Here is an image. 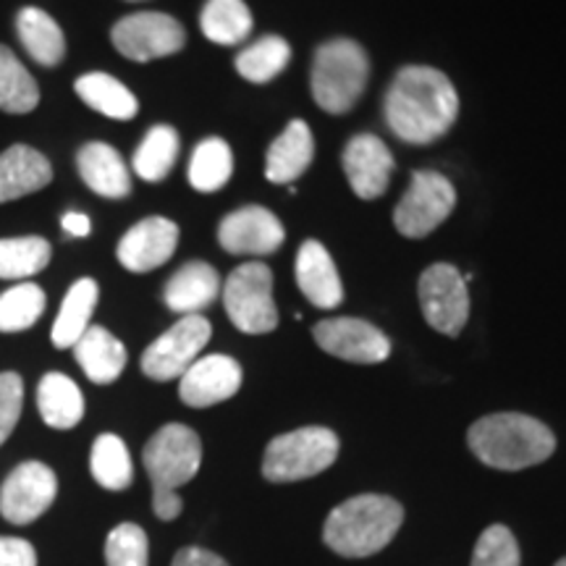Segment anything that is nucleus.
I'll return each mask as SVG.
<instances>
[{
	"instance_id": "obj_25",
	"label": "nucleus",
	"mask_w": 566,
	"mask_h": 566,
	"mask_svg": "<svg viewBox=\"0 0 566 566\" xmlns=\"http://www.w3.org/2000/svg\"><path fill=\"white\" fill-rule=\"evenodd\" d=\"M76 95L84 105L92 111L103 113L105 118L113 122H129L137 116L139 103L134 92L116 80V76L103 74V71H92V74H82L74 84Z\"/></svg>"
},
{
	"instance_id": "obj_5",
	"label": "nucleus",
	"mask_w": 566,
	"mask_h": 566,
	"mask_svg": "<svg viewBox=\"0 0 566 566\" xmlns=\"http://www.w3.org/2000/svg\"><path fill=\"white\" fill-rule=\"evenodd\" d=\"M338 438L328 428H300L268 443L263 475L271 483H296L321 475L336 462Z\"/></svg>"
},
{
	"instance_id": "obj_43",
	"label": "nucleus",
	"mask_w": 566,
	"mask_h": 566,
	"mask_svg": "<svg viewBox=\"0 0 566 566\" xmlns=\"http://www.w3.org/2000/svg\"><path fill=\"white\" fill-rule=\"evenodd\" d=\"M556 566H566V558H562V562H558Z\"/></svg>"
},
{
	"instance_id": "obj_17",
	"label": "nucleus",
	"mask_w": 566,
	"mask_h": 566,
	"mask_svg": "<svg viewBox=\"0 0 566 566\" xmlns=\"http://www.w3.org/2000/svg\"><path fill=\"white\" fill-rule=\"evenodd\" d=\"M342 163L354 195L363 200H375L388 189L394 174V155L386 142L375 134H357L346 145Z\"/></svg>"
},
{
	"instance_id": "obj_1",
	"label": "nucleus",
	"mask_w": 566,
	"mask_h": 566,
	"mask_svg": "<svg viewBox=\"0 0 566 566\" xmlns=\"http://www.w3.org/2000/svg\"><path fill=\"white\" fill-rule=\"evenodd\" d=\"M459 95L446 74L430 66H407L386 95V122L409 145H430L457 122Z\"/></svg>"
},
{
	"instance_id": "obj_8",
	"label": "nucleus",
	"mask_w": 566,
	"mask_h": 566,
	"mask_svg": "<svg viewBox=\"0 0 566 566\" xmlns=\"http://www.w3.org/2000/svg\"><path fill=\"white\" fill-rule=\"evenodd\" d=\"M210 336L212 325L208 317L184 315L179 323H174L166 334L147 346L142 354V373L160 384L181 378L200 359V352L208 346Z\"/></svg>"
},
{
	"instance_id": "obj_36",
	"label": "nucleus",
	"mask_w": 566,
	"mask_h": 566,
	"mask_svg": "<svg viewBox=\"0 0 566 566\" xmlns=\"http://www.w3.org/2000/svg\"><path fill=\"white\" fill-rule=\"evenodd\" d=\"M105 564L108 566H147L150 564V541L134 522H122L105 537Z\"/></svg>"
},
{
	"instance_id": "obj_11",
	"label": "nucleus",
	"mask_w": 566,
	"mask_h": 566,
	"mask_svg": "<svg viewBox=\"0 0 566 566\" xmlns=\"http://www.w3.org/2000/svg\"><path fill=\"white\" fill-rule=\"evenodd\" d=\"M111 40L124 59L147 63L179 53L187 42V32L168 13L139 11L118 21L113 27Z\"/></svg>"
},
{
	"instance_id": "obj_35",
	"label": "nucleus",
	"mask_w": 566,
	"mask_h": 566,
	"mask_svg": "<svg viewBox=\"0 0 566 566\" xmlns=\"http://www.w3.org/2000/svg\"><path fill=\"white\" fill-rule=\"evenodd\" d=\"M289 59H292L289 42L279 38V34H268V38L258 40L237 55V71L247 82L265 84L275 80L289 66Z\"/></svg>"
},
{
	"instance_id": "obj_12",
	"label": "nucleus",
	"mask_w": 566,
	"mask_h": 566,
	"mask_svg": "<svg viewBox=\"0 0 566 566\" xmlns=\"http://www.w3.org/2000/svg\"><path fill=\"white\" fill-rule=\"evenodd\" d=\"M59 478L48 464L24 462L6 478L0 488V514L11 525H32L53 506Z\"/></svg>"
},
{
	"instance_id": "obj_23",
	"label": "nucleus",
	"mask_w": 566,
	"mask_h": 566,
	"mask_svg": "<svg viewBox=\"0 0 566 566\" xmlns=\"http://www.w3.org/2000/svg\"><path fill=\"white\" fill-rule=\"evenodd\" d=\"M315 155V142L310 126L300 122H292L283 129V134L273 139L271 150L265 158V176L273 184H292L307 171L310 163Z\"/></svg>"
},
{
	"instance_id": "obj_13",
	"label": "nucleus",
	"mask_w": 566,
	"mask_h": 566,
	"mask_svg": "<svg viewBox=\"0 0 566 566\" xmlns=\"http://www.w3.org/2000/svg\"><path fill=\"white\" fill-rule=\"evenodd\" d=\"M313 336L323 352L346 363L378 365L391 354V342L384 331L359 317H328L315 325Z\"/></svg>"
},
{
	"instance_id": "obj_7",
	"label": "nucleus",
	"mask_w": 566,
	"mask_h": 566,
	"mask_svg": "<svg viewBox=\"0 0 566 566\" xmlns=\"http://www.w3.org/2000/svg\"><path fill=\"white\" fill-rule=\"evenodd\" d=\"M153 491H179L195 480L202 464V441L187 424H163L142 451Z\"/></svg>"
},
{
	"instance_id": "obj_20",
	"label": "nucleus",
	"mask_w": 566,
	"mask_h": 566,
	"mask_svg": "<svg viewBox=\"0 0 566 566\" xmlns=\"http://www.w3.org/2000/svg\"><path fill=\"white\" fill-rule=\"evenodd\" d=\"M223 283L218 271L202 260H195V263L181 265L179 271L171 275V281L166 283V292H163V300H166L168 310L184 315H200L205 307H210L212 302L221 294Z\"/></svg>"
},
{
	"instance_id": "obj_38",
	"label": "nucleus",
	"mask_w": 566,
	"mask_h": 566,
	"mask_svg": "<svg viewBox=\"0 0 566 566\" xmlns=\"http://www.w3.org/2000/svg\"><path fill=\"white\" fill-rule=\"evenodd\" d=\"M24 409V380L17 373H0V446L9 441Z\"/></svg>"
},
{
	"instance_id": "obj_26",
	"label": "nucleus",
	"mask_w": 566,
	"mask_h": 566,
	"mask_svg": "<svg viewBox=\"0 0 566 566\" xmlns=\"http://www.w3.org/2000/svg\"><path fill=\"white\" fill-rule=\"evenodd\" d=\"M97 296H101V289H97V281L92 279H80L69 289L51 331L53 346H59V349H71V346L80 342L84 331L90 328L92 315H95Z\"/></svg>"
},
{
	"instance_id": "obj_30",
	"label": "nucleus",
	"mask_w": 566,
	"mask_h": 566,
	"mask_svg": "<svg viewBox=\"0 0 566 566\" xmlns=\"http://www.w3.org/2000/svg\"><path fill=\"white\" fill-rule=\"evenodd\" d=\"M176 158H179V134L174 126L160 124L145 134L137 153H134L132 166L139 179L158 184L174 171Z\"/></svg>"
},
{
	"instance_id": "obj_10",
	"label": "nucleus",
	"mask_w": 566,
	"mask_h": 566,
	"mask_svg": "<svg viewBox=\"0 0 566 566\" xmlns=\"http://www.w3.org/2000/svg\"><path fill=\"white\" fill-rule=\"evenodd\" d=\"M420 307L424 321L443 336H459L470 321V289L467 279L449 263H436L420 275Z\"/></svg>"
},
{
	"instance_id": "obj_2",
	"label": "nucleus",
	"mask_w": 566,
	"mask_h": 566,
	"mask_svg": "<svg viewBox=\"0 0 566 566\" xmlns=\"http://www.w3.org/2000/svg\"><path fill=\"white\" fill-rule=\"evenodd\" d=\"M472 454L493 470H527L556 451V436L548 424L530 415L499 412L478 420L467 433Z\"/></svg>"
},
{
	"instance_id": "obj_40",
	"label": "nucleus",
	"mask_w": 566,
	"mask_h": 566,
	"mask_svg": "<svg viewBox=\"0 0 566 566\" xmlns=\"http://www.w3.org/2000/svg\"><path fill=\"white\" fill-rule=\"evenodd\" d=\"M184 501L176 491H153V512L163 522H174L181 514Z\"/></svg>"
},
{
	"instance_id": "obj_41",
	"label": "nucleus",
	"mask_w": 566,
	"mask_h": 566,
	"mask_svg": "<svg viewBox=\"0 0 566 566\" xmlns=\"http://www.w3.org/2000/svg\"><path fill=\"white\" fill-rule=\"evenodd\" d=\"M171 566H229V564H226L218 554H212V551L181 548L179 554L174 556Z\"/></svg>"
},
{
	"instance_id": "obj_33",
	"label": "nucleus",
	"mask_w": 566,
	"mask_h": 566,
	"mask_svg": "<svg viewBox=\"0 0 566 566\" xmlns=\"http://www.w3.org/2000/svg\"><path fill=\"white\" fill-rule=\"evenodd\" d=\"M51 244L42 237L0 239V279L27 281L51 263Z\"/></svg>"
},
{
	"instance_id": "obj_6",
	"label": "nucleus",
	"mask_w": 566,
	"mask_h": 566,
	"mask_svg": "<svg viewBox=\"0 0 566 566\" xmlns=\"http://www.w3.org/2000/svg\"><path fill=\"white\" fill-rule=\"evenodd\" d=\"M221 294L226 315L242 334H271L279 325V307L273 300V273L268 265H239L223 283Z\"/></svg>"
},
{
	"instance_id": "obj_39",
	"label": "nucleus",
	"mask_w": 566,
	"mask_h": 566,
	"mask_svg": "<svg viewBox=\"0 0 566 566\" xmlns=\"http://www.w3.org/2000/svg\"><path fill=\"white\" fill-rule=\"evenodd\" d=\"M0 566H38V551L24 537H0Z\"/></svg>"
},
{
	"instance_id": "obj_15",
	"label": "nucleus",
	"mask_w": 566,
	"mask_h": 566,
	"mask_svg": "<svg viewBox=\"0 0 566 566\" xmlns=\"http://www.w3.org/2000/svg\"><path fill=\"white\" fill-rule=\"evenodd\" d=\"M176 244H179V226L171 218H145L134 223L118 242V263L132 273L158 271L174 258Z\"/></svg>"
},
{
	"instance_id": "obj_42",
	"label": "nucleus",
	"mask_w": 566,
	"mask_h": 566,
	"mask_svg": "<svg viewBox=\"0 0 566 566\" xmlns=\"http://www.w3.org/2000/svg\"><path fill=\"white\" fill-rule=\"evenodd\" d=\"M61 229L66 231L69 237L84 239V237H90L92 221L87 216H84V212H66V216L61 218Z\"/></svg>"
},
{
	"instance_id": "obj_31",
	"label": "nucleus",
	"mask_w": 566,
	"mask_h": 566,
	"mask_svg": "<svg viewBox=\"0 0 566 566\" xmlns=\"http://www.w3.org/2000/svg\"><path fill=\"white\" fill-rule=\"evenodd\" d=\"M38 103V82L32 80V74L13 55L11 48L0 45V111L21 116V113H32Z\"/></svg>"
},
{
	"instance_id": "obj_34",
	"label": "nucleus",
	"mask_w": 566,
	"mask_h": 566,
	"mask_svg": "<svg viewBox=\"0 0 566 566\" xmlns=\"http://www.w3.org/2000/svg\"><path fill=\"white\" fill-rule=\"evenodd\" d=\"M48 296L38 283L19 281L9 292L0 294V334H21L30 331L45 313Z\"/></svg>"
},
{
	"instance_id": "obj_27",
	"label": "nucleus",
	"mask_w": 566,
	"mask_h": 566,
	"mask_svg": "<svg viewBox=\"0 0 566 566\" xmlns=\"http://www.w3.org/2000/svg\"><path fill=\"white\" fill-rule=\"evenodd\" d=\"M19 40L24 51L38 61L40 66H59L66 55V38L51 13L42 9H21L17 17Z\"/></svg>"
},
{
	"instance_id": "obj_14",
	"label": "nucleus",
	"mask_w": 566,
	"mask_h": 566,
	"mask_svg": "<svg viewBox=\"0 0 566 566\" xmlns=\"http://www.w3.org/2000/svg\"><path fill=\"white\" fill-rule=\"evenodd\" d=\"M286 239L283 223L268 208L247 205L229 212L218 226V242L229 254H273Z\"/></svg>"
},
{
	"instance_id": "obj_28",
	"label": "nucleus",
	"mask_w": 566,
	"mask_h": 566,
	"mask_svg": "<svg viewBox=\"0 0 566 566\" xmlns=\"http://www.w3.org/2000/svg\"><path fill=\"white\" fill-rule=\"evenodd\" d=\"M90 472L105 491H126L134 480V464L126 443L118 436L103 433L90 451Z\"/></svg>"
},
{
	"instance_id": "obj_4",
	"label": "nucleus",
	"mask_w": 566,
	"mask_h": 566,
	"mask_svg": "<svg viewBox=\"0 0 566 566\" xmlns=\"http://www.w3.org/2000/svg\"><path fill=\"white\" fill-rule=\"evenodd\" d=\"M370 63L354 40H331L313 61V97L325 113H349L367 87Z\"/></svg>"
},
{
	"instance_id": "obj_3",
	"label": "nucleus",
	"mask_w": 566,
	"mask_h": 566,
	"mask_svg": "<svg viewBox=\"0 0 566 566\" xmlns=\"http://www.w3.org/2000/svg\"><path fill=\"white\" fill-rule=\"evenodd\" d=\"M401 522H405V509L391 495H354L328 514L323 541L338 556L367 558L394 541Z\"/></svg>"
},
{
	"instance_id": "obj_18",
	"label": "nucleus",
	"mask_w": 566,
	"mask_h": 566,
	"mask_svg": "<svg viewBox=\"0 0 566 566\" xmlns=\"http://www.w3.org/2000/svg\"><path fill=\"white\" fill-rule=\"evenodd\" d=\"M296 286L307 296L315 307L321 310H334L344 302V283L338 279V271L334 265L328 250L315 239L304 242L296 254Z\"/></svg>"
},
{
	"instance_id": "obj_21",
	"label": "nucleus",
	"mask_w": 566,
	"mask_h": 566,
	"mask_svg": "<svg viewBox=\"0 0 566 566\" xmlns=\"http://www.w3.org/2000/svg\"><path fill=\"white\" fill-rule=\"evenodd\" d=\"M53 181V168L42 153L13 145L0 153V205L34 195Z\"/></svg>"
},
{
	"instance_id": "obj_37",
	"label": "nucleus",
	"mask_w": 566,
	"mask_h": 566,
	"mask_svg": "<svg viewBox=\"0 0 566 566\" xmlns=\"http://www.w3.org/2000/svg\"><path fill=\"white\" fill-rule=\"evenodd\" d=\"M520 546L509 527L491 525L478 537L472 566H520Z\"/></svg>"
},
{
	"instance_id": "obj_29",
	"label": "nucleus",
	"mask_w": 566,
	"mask_h": 566,
	"mask_svg": "<svg viewBox=\"0 0 566 566\" xmlns=\"http://www.w3.org/2000/svg\"><path fill=\"white\" fill-rule=\"evenodd\" d=\"M233 174V153L229 142L221 137H208L195 147L189 160V184L197 192H218L229 184Z\"/></svg>"
},
{
	"instance_id": "obj_16",
	"label": "nucleus",
	"mask_w": 566,
	"mask_h": 566,
	"mask_svg": "<svg viewBox=\"0 0 566 566\" xmlns=\"http://www.w3.org/2000/svg\"><path fill=\"white\" fill-rule=\"evenodd\" d=\"M242 388V365L226 354L200 357L179 378V396L187 407L205 409L237 396Z\"/></svg>"
},
{
	"instance_id": "obj_19",
	"label": "nucleus",
	"mask_w": 566,
	"mask_h": 566,
	"mask_svg": "<svg viewBox=\"0 0 566 566\" xmlns=\"http://www.w3.org/2000/svg\"><path fill=\"white\" fill-rule=\"evenodd\" d=\"M76 168H80L82 181L95 195L108 197V200H124L132 195V174L126 160L105 142L84 145L76 155Z\"/></svg>"
},
{
	"instance_id": "obj_9",
	"label": "nucleus",
	"mask_w": 566,
	"mask_h": 566,
	"mask_svg": "<svg viewBox=\"0 0 566 566\" xmlns=\"http://www.w3.org/2000/svg\"><path fill=\"white\" fill-rule=\"evenodd\" d=\"M454 205L457 192L443 174L415 171L407 195L396 205V231L409 239L428 237L451 216Z\"/></svg>"
},
{
	"instance_id": "obj_24",
	"label": "nucleus",
	"mask_w": 566,
	"mask_h": 566,
	"mask_svg": "<svg viewBox=\"0 0 566 566\" xmlns=\"http://www.w3.org/2000/svg\"><path fill=\"white\" fill-rule=\"evenodd\" d=\"M38 409L48 428L71 430L84 417V396L69 375L48 373L38 386Z\"/></svg>"
},
{
	"instance_id": "obj_22",
	"label": "nucleus",
	"mask_w": 566,
	"mask_h": 566,
	"mask_svg": "<svg viewBox=\"0 0 566 566\" xmlns=\"http://www.w3.org/2000/svg\"><path fill=\"white\" fill-rule=\"evenodd\" d=\"M71 349H74V357L84 375L97 386H108L113 380H118V375L126 367V359H129L126 346L103 325H90Z\"/></svg>"
},
{
	"instance_id": "obj_32",
	"label": "nucleus",
	"mask_w": 566,
	"mask_h": 566,
	"mask_svg": "<svg viewBox=\"0 0 566 566\" xmlns=\"http://www.w3.org/2000/svg\"><path fill=\"white\" fill-rule=\"evenodd\" d=\"M200 27L205 38L216 45H237L252 32V13L244 0H208Z\"/></svg>"
}]
</instances>
